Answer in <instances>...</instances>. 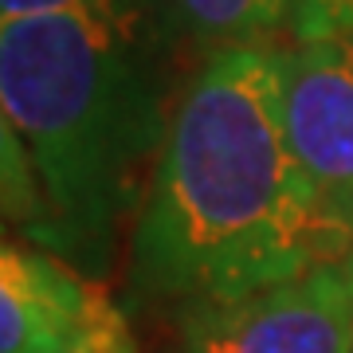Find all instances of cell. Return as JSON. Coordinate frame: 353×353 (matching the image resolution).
<instances>
[{"instance_id":"6da1fadb","label":"cell","mask_w":353,"mask_h":353,"mask_svg":"<svg viewBox=\"0 0 353 353\" xmlns=\"http://www.w3.org/2000/svg\"><path fill=\"white\" fill-rule=\"evenodd\" d=\"M353 252L283 114L279 48L216 51L181 90L134 232V287L185 310L232 303Z\"/></svg>"},{"instance_id":"7a4b0ae2","label":"cell","mask_w":353,"mask_h":353,"mask_svg":"<svg viewBox=\"0 0 353 353\" xmlns=\"http://www.w3.org/2000/svg\"><path fill=\"white\" fill-rule=\"evenodd\" d=\"M157 4L0 24L4 134L43 204V240L99 263L118 220L150 189L169 114Z\"/></svg>"},{"instance_id":"3957f363","label":"cell","mask_w":353,"mask_h":353,"mask_svg":"<svg viewBox=\"0 0 353 353\" xmlns=\"http://www.w3.org/2000/svg\"><path fill=\"white\" fill-rule=\"evenodd\" d=\"M173 353H353L345 263L181 314Z\"/></svg>"},{"instance_id":"277c9868","label":"cell","mask_w":353,"mask_h":353,"mask_svg":"<svg viewBox=\"0 0 353 353\" xmlns=\"http://www.w3.org/2000/svg\"><path fill=\"white\" fill-rule=\"evenodd\" d=\"M290 145L334 212L353 224V24L279 43Z\"/></svg>"},{"instance_id":"5b68a950","label":"cell","mask_w":353,"mask_h":353,"mask_svg":"<svg viewBox=\"0 0 353 353\" xmlns=\"http://www.w3.org/2000/svg\"><path fill=\"white\" fill-rule=\"evenodd\" d=\"M122 310L48 252L8 243L0 255V353H79Z\"/></svg>"},{"instance_id":"8992f818","label":"cell","mask_w":353,"mask_h":353,"mask_svg":"<svg viewBox=\"0 0 353 353\" xmlns=\"http://www.w3.org/2000/svg\"><path fill=\"white\" fill-rule=\"evenodd\" d=\"M169 36H185L201 51L279 48L290 28V0H157Z\"/></svg>"},{"instance_id":"52a82bcc","label":"cell","mask_w":353,"mask_h":353,"mask_svg":"<svg viewBox=\"0 0 353 353\" xmlns=\"http://www.w3.org/2000/svg\"><path fill=\"white\" fill-rule=\"evenodd\" d=\"M345 24H353V0H290L287 39H306V36H318V32L345 28Z\"/></svg>"},{"instance_id":"ba28073f","label":"cell","mask_w":353,"mask_h":353,"mask_svg":"<svg viewBox=\"0 0 353 353\" xmlns=\"http://www.w3.org/2000/svg\"><path fill=\"white\" fill-rule=\"evenodd\" d=\"M157 0H0V24L32 20V16H55V12H99V8H138Z\"/></svg>"},{"instance_id":"9c48e42d","label":"cell","mask_w":353,"mask_h":353,"mask_svg":"<svg viewBox=\"0 0 353 353\" xmlns=\"http://www.w3.org/2000/svg\"><path fill=\"white\" fill-rule=\"evenodd\" d=\"M79 353H138V345H134V334H130L126 318L118 314V318H110Z\"/></svg>"},{"instance_id":"30bf717a","label":"cell","mask_w":353,"mask_h":353,"mask_svg":"<svg viewBox=\"0 0 353 353\" xmlns=\"http://www.w3.org/2000/svg\"><path fill=\"white\" fill-rule=\"evenodd\" d=\"M345 275H350V283H353V252H350V259H345Z\"/></svg>"}]
</instances>
